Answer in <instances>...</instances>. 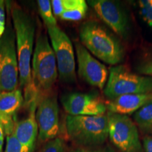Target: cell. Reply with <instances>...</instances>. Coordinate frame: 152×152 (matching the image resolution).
<instances>
[{"mask_svg": "<svg viewBox=\"0 0 152 152\" xmlns=\"http://www.w3.org/2000/svg\"><path fill=\"white\" fill-rule=\"evenodd\" d=\"M13 22L18 61L19 84L24 90V102L29 106L37 105L39 95L33 84L31 59L33 55L36 24L34 18L16 4L5 1Z\"/></svg>", "mask_w": 152, "mask_h": 152, "instance_id": "1", "label": "cell"}, {"mask_svg": "<svg viewBox=\"0 0 152 152\" xmlns=\"http://www.w3.org/2000/svg\"><path fill=\"white\" fill-rule=\"evenodd\" d=\"M82 45L106 64L116 65L123 60L124 48L112 32L95 20H88L80 28Z\"/></svg>", "mask_w": 152, "mask_h": 152, "instance_id": "2", "label": "cell"}, {"mask_svg": "<svg viewBox=\"0 0 152 152\" xmlns=\"http://www.w3.org/2000/svg\"><path fill=\"white\" fill-rule=\"evenodd\" d=\"M68 137L82 147H95L106 142L108 134L107 115H71L66 118Z\"/></svg>", "mask_w": 152, "mask_h": 152, "instance_id": "3", "label": "cell"}, {"mask_svg": "<svg viewBox=\"0 0 152 152\" xmlns=\"http://www.w3.org/2000/svg\"><path fill=\"white\" fill-rule=\"evenodd\" d=\"M33 84L38 93L48 92L58 77L56 56L45 33L37 36L33 55Z\"/></svg>", "mask_w": 152, "mask_h": 152, "instance_id": "4", "label": "cell"}, {"mask_svg": "<svg viewBox=\"0 0 152 152\" xmlns=\"http://www.w3.org/2000/svg\"><path fill=\"white\" fill-rule=\"evenodd\" d=\"M152 92V77L131 72L125 66L111 68L104 93L109 100L126 94Z\"/></svg>", "mask_w": 152, "mask_h": 152, "instance_id": "5", "label": "cell"}, {"mask_svg": "<svg viewBox=\"0 0 152 152\" xmlns=\"http://www.w3.org/2000/svg\"><path fill=\"white\" fill-rule=\"evenodd\" d=\"M18 77L16 35L9 21L4 34L0 39V92L18 89Z\"/></svg>", "mask_w": 152, "mask_h": 152, "instance_id": "6", "label": "cell"}, {"mask_svg": "<svg viewBox=\"0 0 152 152\" xmlns=\"http://www.w3.org/2000/svg\"><path fill=\"white\" fill-rule=\"evenodd\" d=\"M108 134L121 152H141L142 144L137 125L126 115L108 112Z\"/></svg>", "mask_w": 152, "mask_h": 152, "instance_id": "7", "label": "cell"}, {"mask_svg": "<svg viewBox=\"0 0 152 152\" xmlns=\"http://www.w3.org/2000/svg\"><path fill=\"white\" fill-rule=\"evenodd\" d=\"M47 32L56 56L60 80L64 83H75L77 81V77L72 42L58 26L48 27Z\"/></svg>", "mask_w": 152, "mask_h": 152, "instance_id": "8", "label": "cell"}, {"mask_svg": "<svg viewBox=\"0 0 152 152\" xmlns=\"http://www.w3.org/2000/svg\"><path fill=\"white\" fill-rule=\"evenodd\" d=\"M35 116L39 142L45 143L56 137L59 132V106L56 96H39Z\"/></svg>", "mask_w": 152, "mask_h": 152, "instance_id": "9", "label": "cell"}, {"mask_svg": "<svg viewBox=\"0 0 152 152\" xmlns=\"http://www.w3.org/2000/svg\"><path fill=\"white\" fill-rule=\"evenodd\" d=\"M75 48L80 78L88 84L103 90L109 77L107 68L92 56L81 43L75 42Z\"/></svg>", "mask_w": 152, "mask_h": 152, "instance_id": "10", "label": "cell"}, {"mask_svg": "<svg viewBox=\"0 0 152 152\" xmlns=\"http://www.w3.org/2000/svg\"><path fill=\"white\" fill-rule=\"evenodd\" d=\"M89 5L114 33L121 37L128 35L129 21L127 14L118 4L109 0H90Z\"/></svg>", "mask_w": 152, "mask_h": 152, "instance_id": "11", "label": "cell"}, {"mask_svg": "<svg viewBox=\"0 0 152 152\" xmlns=\"http://www.w3.org/2000/svg\"><path fill=\"white\" fill-rule=\"evenodd\" d=\"M61 103L71 115H104L107 111L106 104L98 95L92 93H69L62 96Z\"/></svg>", "mask_w": 152, "mask_h": 152, "instance_id": "12", "label": "cell"}, {"mask_svg": "<svg viewBox=\"0 0 152 152\" xmlns=\"http://www.w3.org/2000/svg\"><path fill=\"white\" fill-rule=\"evenodd\" d=\"M24 103L20 89L0 92V124L6 136L13 133L16 122V113Z\"/></svg>", "mask_w": 152, "mask_h": 152, "instance_id": "13", "label": "cell"}, {"mask_svg": "<svg viewBox=\"0 0 152 152\" xmlns=\"http://www.w3.org/2000/svg\"><path fill=\"white\" fill-rule=\"evenodd\" d=\"M150 102H152V92L126 94L109 100L106 109L111 113L128 115L135 113Z\"/></svg>", "mask_w": 152, "mask_h": 152, "instance_id": "14", "label": "cell"}, {"mask_svg": "<svg viewBox=\"0 0 152 152\" xmlns=\"http://www.w3.org/2000/svg\"><path fill=\"white\" fill-rule=\"evenodd\" d=\"M53 14L67 21H79L86 16L88 5L85 0H52Z\"/></svg>", "mask_w": 152, "mask_h": 152, "instance_id": "15", "label": "cell"}, {"mask_svg": "<svg viewBox=\"0 0 152 152\" xmlns=\"http://www.w3.org/2000/svg\"><path fill=\"white\" fill-rule=\"evenodd\" d=\"M36 109L37 106L30 107L28 116L16 121L12 133L20 143L32 149H35L38 136V126L35 116Z\"/></svg>", "mask_w": 152, "mask_h": 152, "instance_id": "16", "label": "cell"}, {"mask_svg": "<svg viewBox=\"0 0 152 152\" xmlns=\"http://www.w3.org/2000/svg\"><path fill=\"white\" fill-rule=\"evenodd\" d=\"M136 124L143 130L152 129V102L142 106L134 114Z\"/></svg>", "mask_w": 152, "mask_h": 152, "instance_id": "17", "label": "cell"}, {"mask_svg": "<svg viewBox=\"0 0 152 152\" xmlns=\"http://www.w3.org/2000/svg\"><path fill=\"white\" fill-rule=\"evenodd\" d=\"M38 11L47 28L57 26L55 16L53 14L52 2L49 0H38Z\"/></svg>", "mask_w": 152, "mask_h": 152, "instance_id": "18", "label": "cell"}, {"mask_svg": "<svg viewBox=\"0 0 152 152\" xmlns=\"http://www.w3.org/2000/svg\"><path fill=\"white\" fill-rule=\"evenodd\" d=\"M33 151L34 149L20 143L13 134L7 136L4 152H33Z\"/></svg>", "mask_w": 152, "mask_h": 152, "instance_id": "19", "label": "cell"}, {"mask_svg": "<svg viewBox=\"0 0 152 152\" xmlns=\"http://www.w3.org/2000/svg\"><path fill=\"white\" fill-rule=\"evenodd\" d=\"M67 147L62 138L55 137L46 142L39 152H66Z\"/></svg>", "mask_w": 152, "mask_h": 152, "instance_id": "20", "label": "cell"}, {"mask_svg": "<svg viewBox=\"0 0 152 152\" xmlns=\"http://www.w3.org/2000/svg\"><path fill=\"white\" fill-rule=\"evenodd\" d=\"M138 5L142 18L152 28V0H141L138 1Z\"/></svg>", "mask_w": 152, "mask_h": 152, "instance_id": "21", "label": "cell"}, {"mask_svg": "<svg viewBox=\"0 0 152 152\" xmlns=\"http://www.w3.org/2000/svg\"><path fill=\"white\" fill-rule=\"evenodd\" d=\"M137 71L140 73L152 77V56L141 62L138 66Z\"/></svg>", "mask_w": 152, "mask_h": 152, "instance_id": "22", "label": "cell"}, {"mask_svg": "<svg viewBox=\"0 0 152 152\" xmlns=\"http://www.w3.org/2000/svg\"><path fill=\"white\" fill-rule=\"evenodd\" d=\"M6 2L0 0V39L6 30Z\"/></svg>", "mask_w": 152, "mask_h": 152, "instance_id": "23", "label": "cell"}, {"mask_svg": "<svg viewBox=\"0 0 152 152\" xmlns=\"http://www.w3.org/2000/svg\"><path fill=\"white\" fill-rule=\"evenodd\" d=\"M144 152H152V137L147 136L143 140Z\"/></svg>", "mask_w": 152, "mask_h": 152, "instance_id": "24", "label": "cell"}, {"mask_svg": "<svg viewBox=\"0 0 152 152\" xmlns=\"http://www.w3.org/2000/svg\"><path fill=\"white\" fill-rule=\"evenodd\" d=\"M71 152H111V151L106 149H89L87 147H81L76 149Z\"/></svg>", "mask_w": 152, "mask_h": 152, "instance_id": "25", "label": "cell"}, {"mask_svg": "<svg viewBox=\"0 0 152 152\" xmlns=\"http://www.w3.org/2000/svg\"><path fill=\"white\" fill-rule=\"evenodd\" d=\"M4 132L2 126L0 124V147L1 148L4 144Z\"/></svg>", "mask_w": 152, "mask_h": 152, "instance_id": "26", "label": "cell"}, {"mask_svg": "<svg viewBox=\"0 0 152 152\" xmlns=\"http://www.w3.org/2000/svg\"><path fill=\"white\" fill-rule=\"evenodd\" d=\"M0 152H2V148L0 147Z\"/></svg>", "mask_w": 152, "mask_h": 152, "instance_id": "27", "label": "cell"}]
</instances>
